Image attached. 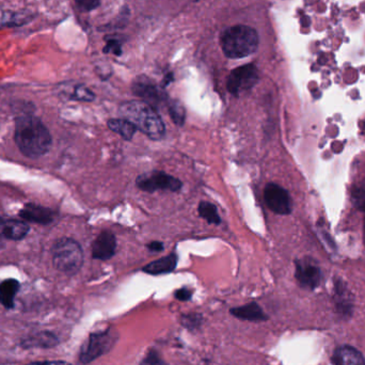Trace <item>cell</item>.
Instances as JSON below:
<instances>
[{
	"label": "cell",
	"instance_id": "44dd1931",
	"mask_svg": "<svg viewBox=\"0 0 365 365\" xmlns=\"http://www.w3.org/2000/svg\"><path fill=\"white\" fill-rule=\"evenodd\" d=\"M197 212H199L200 217L207 221L210 225H218L221 223V218L219 216L217 206L210 203V202H200Z\"/></svg>",
	"mask_w": 365,
	"mask_h": 365
},
{
	"label": "cell",
	"instance_id": "d6a6232c",
	"mask_svg": "<svg viewBox=\"0 0 365 365\" xmlns=\"http://www.w3.org/2000/svg\"><path fill=\"white\" fill-rule=\"evenodd\" d=\"M364 242H365V220H364Z\"/></svg>",
	"mask_w": 365,
	"mask_h": 365
},
{
	"label": "cell",
	"instance_id": "7a4b0ae2",
	"mask_svg": "<svg viewBox=\"0 0 365 365\" xmlns=\"http://www.w3.org/2000/svg\"><path fill=\"white\" fill-rule=\"evenodd\" d=\"M120 115L136 126L145 136L154 141L164 139L166 126L158 111L143 101H128L120 106Z\"/></svg>",
	"mask_w": 365,
	"mask_h": 365
},
{
	"label": "cell",
	"instance_id": "8fae6325",
	"mask_svg": "<svg viewBox=\"0 0 365 365\" xmlns=\"http://www.w3.org/2000/svg\"><path fill=\"white\" fill-rule=\"evenodd\" d=\"M117 250V240L115 234L111 231L101 232L100 235L94 240L92 245V257L101 261H108Z\"/></svg>",
	"mask_w": 365,
	"mask_h": 365
},
{
	"label": "cell",
	"instance_id": "ac0fdd59",
	"mask_svg": "<svg viewBox=\"0 0 365 365\" xmlns=\"http://www.w3.org/2000/svg\"><path fill=\"white\" fill-rule=\"evenodd\" d=\"M108 128L115 134L120 135L124 140L130 141L136 134L137 128L134 124L130 123L128 120L120 118V119H110L108 121Z\"/></svg>",
	"mask_w": 365,
	"mask_h": 365
},
{
	"label": "cell",
	"instance_id": "8992f818",
	"mask_svg": "<svg viewBox=\"0 0 365 365\" xmlns=\"http://www.w3.org/2000/svg\"><path fill=\"white\" fill-rule=\"evenodd\" d=\"M136 185L140 190L150 193L158 190L178 192L182 187L181 180L163 171L156 170L139 175L136 180Z\"/></svg>",
	"mask_w": 365,
	"mask_h": 365
},
{
	"label": "cell",
	"instance_id": "d6986e66",
	"mask_svg": "<svg viewBox=\"0 0 365 365\" xmlns=\"http://www.w3.org/2000/svg\"><path fill=\"white\" fill-rule=\"evenodd\" d=\"M336 304L341 315L343 317L351 315V309H353L351 294L342 282L336 284Z\"/></svg>",
	"mask_w": 365,
	"mask_h": 365
},
{
	"label": "cell",
	"instance_id": "4fadbf2b",
	"mask_svg": "<svg viewBox=\"0 0 365 365\" xmlns=\"http://www.w3.org/2000/svg\"><path fill=\"white\" fill-rule=\"evenodd\" d=\"M29 230V225L23 219H6L0 216V237L16 242L24 240Z\"/></svg>",
	"mask_w": 365,
	"mask_h": 365
},
{
	"label": "cell",
	"instance_id": "52a82bcc",
	"mask_svg": "<svg viewBox=\"0 0 365 365\" xmlns=\"http://www.w3.org/2000/svg\"><path fill=\"white\" fill-rule=\"evenodd\" d=\"M259 81V71L255 64H246L232 71L227 81V91L232 96L240 94L252 89Z\"/></svg>",
	"mask_w": 365,
	"mask_h": 365
},
{
	"label": "cell",
	"instance_id": "83f0119b",
	"mask_svg": "<svg viewBox=\"0 0 365 365\" xmlns=\"http://www.w3.org/2000/svg\"><path fill=\"white\" fill-rule=\"evenodd\" d=\"M175 299L180 300V302H189L192 297V292L187 287H182V289H178L175 293Z\"/></svg>",
	"mask_w": 365,
	"mask_h": 365
},
{
	"label": "cell",
	"instance_id": "cb8c5ba5",
	"mask_svg": "<svg viewBox=\"0 0 365 365\" xmlns=\"http://www.w3.org/2000/svg\"><path fill=\"white\" fill-rule=\"evenodd\" d=\"M351 201L356 208L365 212V180L354 187L351 190Z\"/></svg>",
	"mask_w": 365,
	"mask_h": 365
},
{
	"label": "cell",
	"instance_id": "9c48e42d",
	"mask_svg": "<svg viewBox=\"0 0 365 365\" xmlns=\"http://www.w3.org/2000/svg\"><path fill=\"white\" fill-rule=\"evenodd\" d=\"M296 280L300 287L307 289H315L321 284L322 272L314 259L304 257L295 262Z\"/></svg>",
	"mask_w": 365,
	"mask_h": 365
},
{
	"label": "cell",
	"instance_id": "1f68e13d",
	"mask_svg": "<svg viewBox=\"0 0 365 365\" xmlns=\"http://www.w3.org/2000/svg\"><path fill=\"white\" fill-rule=\"evenodd\" d=\"M173 81V74H169L168 76H166V78L164 79V81H163V87H167V86L169 85V83H171V81Z\"/></svg>",
	"mask_w": 365,
	"mask_h": 365
},
{
	"label": "cell",
	"instance_id": "484cf974",
	"mask_svg": "<svg viewBox=\"0 0 365 365\" xmlns=\"http://www.w3.org/2000/svg\"><path fill=\"white\" fill-rule=\"evenodd\" d=\"M139 365H169L166 360L163 359L160 354L156 349H150L145 354Z\"/></svg>",
	"mask_w": 365,
	"mask_h": 365
},
{
	"label": "cell",
	"instance_id": "5b68a950",
	"mask_svg": "<svg viewBox=\"0 0 365 365\" xmlns=\"http://www.w3.org/2000/svg\"><path fill=\"white\" fill-rule=\"evenodd\" d=\"M119 334L113 328L104 331L92 332L83 343L79 353V361L89 364L111 351L118 342Z\"/></svg>",
	"mask_w": 365,
	"mask_h": 365
},
{
	"label": "cell",
	"instance_id": "ba28073f",
	"mask_svg": "<svg viewBox=\"0 0 365 365\" xmlns=\"http://www.w3.org/2000/svg\"><path fill=\"white\" fill-rule=\"evenodd\" d=\"M264 199L270 210L278 215H289L292 212V199L289 192L280 185L269 182L264 190Z\"/></svg>",
	"mask_w": 365,
	"mask_h": 365
},
{
	"label": "cell",
	"instance_id": "2e32d148",
	"mask_svg": "<svg viewBox=\"0 0 365 365\" xmlns=\"http://www.w3.org/2000/svg\"><path fill=\"white\" fill-rule=\"evenodd\" d=\"M334 365H365L362 354L354 347L344 345L339 347L332 356Z\"/></svg>",
	"mask_w": 365,
	"mask_h": 365
},
{
	"label": "cell",
	"instance_id": "6da1fadb",
	"mask_svg": "<svg viewBox=\"0 0 365 365\" xmlns=\"http://www.w3.org/2000/svg\"><path fill=\"white\" fill-rule=\"evenodd\" d=\"M14 139L19 151L29 158L44 155L51 145V135L48 128L34 115H24L17 118Z\"/></svg>",
	"mask_w": 365,
	"mask_h": 365
},
{
	"label": "cell",
	"instance_id": "30bf717a",
	"mask_svg": "<svg viewBox=\"0 0 365 365\" xmlns=\"http://www.w3.org/2000/svg\"><path fill=\"white\" fill-rule=\"evenodd\" d=\"M132 90L135 96L143 98V102L155 109L166 103V96L150 79L139 77L133 83Z\"/></svg>",
	"mask_w": 365,
	"mask_h": 365
},
{
	"label": "cell",
	"instance_id": "9a60e30c",
	"mask_svg": "<svg viewBox=\"0 0 365 365\" xmlns=\"http://www.w3.org/2000/svg\"><path fill=\"white\" fill-rule=\"evenodd\" d=\"M177 253H171L166 257H160V259L151 262L143 268V272L152 276H160V274H170L175 272L178 266Z\"/></svg>",
	"mask_w": 365,
	"mask_h": 365
},
{
	"label": "cell",
	"instance_id": "7402d4cb",
	"mask_svg": "<svg viewBox=\"0 0 365 365\" xmlns=\"http://www.w3.org/2000/svg\"><path fill=\"white\" fill-rule=\"evenodd\" d=\"M168 111L170 115L171 120L175 122L177 125L182 126L185 123V118H186V110L181 103L178 101H171L168 103Z\"/></svg>",
	"mask_w": 365,
	"mask_h": 365
},
{
	"label": "cell",
	"instance_id": "5bb4252c",
	"mask_svg": "<svg viewBox=\"0 0 365 365\" xmlns=\"http://www.w3.org/2000/svg\"><path fill=\"white\" fill-rule=\"evenodd\" d=\"M230 314L240 321L253 322V323H261V322L268 321V315L264 312L257 302H249L244 306L236 307L230 310Z\"/></svg>",
	"mask_w": 365,
	"mask_h": 365
},
{
	"label": "cell",
	"instance_id": "ffe728a7",
	"mask_svg": "<svg viewBox=\"0 0 365 365\" xmlns=\"http://www.w3.org/2000/svg\"><path fill=\"white\" fill-rule=\"evenodd\" d=\"M59 340L55 334L51 332H41L36 336H31L24 342V346L27 347H53L58 344Z\"/></svg>",
	"mask_w": 365,
	"mask_h": 365
},
{
	"label": "cell",
	"instance_id": "f1b7e54d",
	"mask_svg": "<svg viewBox=\"0 0 365 365\" xmlns=\"http://www.w3.org/2000/svg\"><path fill=\"white\" fill-rule=\"evenodd\" d=\"M105 53H113L115 55L120 56L121 55V46H120L119 43L117 41H110L105 47Z\"/></svg>",
	"mask_w": 365,
	"mask_h": 365
},
{
	"label": "cell",
	"instance_id": "f546056e",
	"mask_svg": "<svg viewBox=\"0 0 365 365\" xmlns=\"http://www.w3.org/2000/svg\"><path fill=\"white\" fill-rule=\"evenodd\" d=\"M147 248L152 251V252H160V251L164 250L165 245L162 242L154 240V242H149L147 245Z\"/></svg>",
	"mask_w": 365,
	"mask_h": 365
},
{
	"label": "cell",
	"instance_id": "4dcf8cb0",
	"mask_svg": "<svg viewBox=\"0 0 365 365\" xmlns=\"http://www.w3.org/2000/svg\"><path fill=\"white\" fill-rule=\"evenodd\" d=\"M28 365H72L66 361H41L34 362V364H30Z\"/></svg>",
	"mask_w": 365,
	"mask_h": 365
},
{
	"label": "cell",
	"instance_id": "e0dca14e",
	"mask_svg": "<svg viewBox=\"0 0 365 365\" xmlns=\"http://www.w3.org/2000/svg\"><path fill=\"white\" fill-rule=\"evenodd\" d=\"M19 281L15 279H6L0 283V304L6 309H13L15 304V296L19 293Z\"/></svg>",
	"mask_w": 365,
	"mask_h": 365
},
{
	"label": "cell",
	"instance_id": "277c9868",
	"mask_svg": "<svg viewBox=\"0 0 365 365\" xmlns=\"http://www.w3.org/2000/svg\"><path fill=\"white\" fill-rule=\"evenodd\" d=\"M53 267L66 274H75L83 265V251L78 242L62 237L55 242L51 251Z\"/></svg>",
	"mask_w": 365,
	"mask_h": 365
},
{
	"label": "cell",
	"instance_id": "603a6c76",
	"mask_svg": "<svg viewBox=\"0 0 365 365\" xmlns=\"http://www.w3.org/2000/svg\"><path fill=\"white\" fill-rule=\"evenodd\" d=\"M181 324L182 327L189 331H197L203 324V317L199 313H188L182 314Z\"/></svg>",
	"mask_w": 365,
	"mask_h": 365
},
{
	"label": "cell",
	"instance_id": "d4e9b609",
	"mask_svg": "<svg viewBox=\"0 0 365 365\" xmlns=\"http://www.w3.org/2000/svg\"><path fill=\"white\" fill-rule=\"evenodd\" d=\"M71 98L81 102H92L96 98V94L83 85H78L73 89Z\"/></svg>",
	"mask_w": 365,
	"mask_h": 365
},
{
	"label": "cell",
	"instance_id": "3957f363",
	"mask_svg": "<svg viewBox=\"0 0 365 365\" xmlns=\"http://www.w3.org/2000/svg\"><path fill=\"white\" fill-rule=\"evenodd\" d=\"M259 46V36L253 28L238 25L227 28L221 36V47L230 59L252 55Z\"/></svg>",
	"mask_w": 365,
	"mask_h": 365
},
{
	"label": "cell",
	"instance_id": "7c38bea8",
	"mask_svg": "<svg viewBox=\"0 0 365 365\" xmlns=\"http://www.w3.org/2000/svg\"><path fill=\"white\" fill-rule=\"evenodd\" d=\"M19 216L26 222L46 225L55 220L57 214L51 208L38 205V204L29 203L24 206L23 210L19 212Z\"/></svg>",
	"mask_w": 365,
	"mask_h": 365
},
{
	"label": "cell",
	"instance_id": "4316f807",
	"mask_svg": "<svg viewBox=\"0 0 365 365\" xmlns=\"http://www.w3.org/2000/svg\"><path fill=\"white\" fill-rule=\"evenodd\" d=\"M74 1L81 11H86V12L94 10L101 4V0H74Z\"/></svg>",
	"mask_w": 365,
	"mask_h": 365
}]
</instances>
